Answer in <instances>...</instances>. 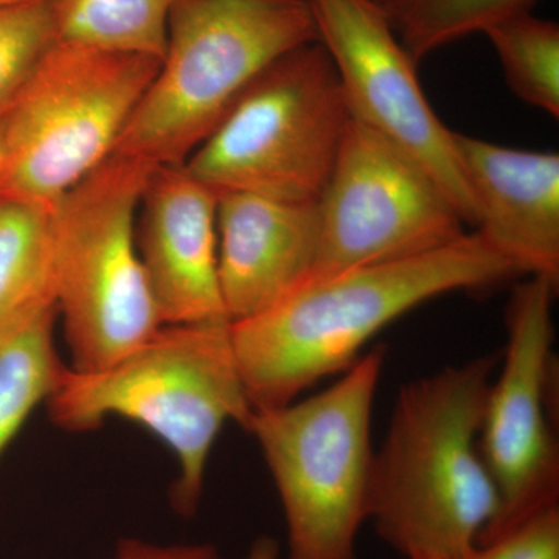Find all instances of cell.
<instances>
[{
	"label": "cell",
	"instance_id": "obj_1",
	"mask_svg": "<svg viewBox=\"0 0 559 559\" xmlns=\"http://www.w3.org/2000/svg\"><path fill=\"white\" fill-rule=\"evenodd\" d=\"M522 275L479 234L412 259L311 280L248 319L230 322L235 359L253 411L277 409L360 358L367 342L444 294Z\"/></svg>",
	"mask_w": 559,
	"mask_h": 559
},
{
	"label": "cell",
	"instance_id": "obj_2",
	"mask_svg": "<svg viewBox=\"0 0 559 559\" xmlns=\"http://www.w3.org/2000/svg\"><path fill=\"white\" fill-rule=\"evenodd\" d=\"M496 356L403 385L374 450L369 521L401 555L465 558L499 511L479 450Z\"/></svg>",
	"mask_w": 559,
	"mask_h": 559
},
{
	"label": "cell",
	"instance_id": "obj_3",
	"mask_svg": "<svg viewBox=\"0 0 559 559\" xmlns=\"http://www.w3.org/2000/svg\"><path fill=\"white\" fill-rule=\"evenodd\" d=\"M46 404L50 421L69 432L119 417L157 437L178 462L170 500L186 518L200 507L221 430L231 421L248 432L253 415L227 320L162 325L105 369L68 367Z\"/></svg>",
	"mask_w": 559,
	"mask_h": 559
},
{
	"label": "cell",
	"instance_id": "obj_4",
	"mask_svg": "<svg viewBox=\"0 0 559 559\" xmlns=\"http://www.w3.org/2000/svg\"><path fill=\"white\" fill-rule=\"evenodd\" d=\"M318 40L310 0H176L159 70L112 156L183 165L264 69Z\"/></svg>",
	"mask_w": 559,
	"mask_h": 559
},
{
	"label": "cell",
	"instance_id": "obj_5",
	"mask_svg": "<svg viewBox=\"0 0 559 559\" xmlns=\"http://www.w3.org/2000/svg\"><path fill=\"white\" fill-rule=\"evenodd\" d=\"M153 170L114 154L50 210V283L72 370L105 369L164 325L135 241Z\"/></svg>",
	"mask_w": 559,
	"mask_h": 559
},
{
	"label": "cell",
	"instance_id": "obj_6",
	"mask_svg": "<svg viewBox=\"0 0 559 559\" xmlns=\"http://www.w3.org/2000/svg\"><path fill=\"white\" fill-rule=\"evenodd\" d=\"M385 347L360 356L318 395L253 411L255 437L288 528V559H358L369 521L371 415Z\"/></svg>",
	"mask_w": 559,
	"mask_h": 559
},
{
	"label": "cell",
	"instance_id": "obj_7",
	"mask_svg": "<svg viewBox=\"0 0 559 559\" xmlns=\"http://www.w3.org/2000/svg\"><path fill=\"white\" fill-rule=\"evenodd\" d=\"M160 60L51 44L2 119L0 201L53 207L112 156Z\"/></svg>",
	"mask_w": 559,
	"mask_h": 559
},
{
	"label": "cell",
	"instance_id": "obj_8",
	"mask_svg": "<svg viewBox=\"0 0 559 559\" xmlns=\"http://www.w3.org/2000/svg\"><path fill=\"white\" fill-rule=\"evenodd\" d=\"M352 120L329 51L305 44L253 80L183 167L216 194L314 204Z\"/></svg>",
	"mask_w": 559,
	"mask_h": 559
},
{
	"label": "cell",
	"instance_id": "obj_9",
	"mask_svg": "<svg viewBox=\"0 0 559 559\" xmlns=\"http://www.w3.org/2000/svg\"><path fill=\"white\" fill-rule=\"evenodd\" d=\"M316 207L319 246L308 282L423 255L466 234L439 183L356 120Z\"/></svg>",
	"mask_w": 559,
	"mask_h": 559
},
{
	"label": "cell",
	"instance_id": "obj_10",
	"mask_svg": "<svg viewBox=\"0 0 559 559\" xmlns=\"http://www.w3.org/2000/svg\"><path fill=\"white\" fill-rule=\"evenodd\" d=\"M557 293L555 280L528 275L507 307L503 367L489 388L479 437L499 511L477 544L559 506V450L550 406Z\"/></svg>",
	"mask_w": 559,
	"mask_h": 559
},
{
	"label": "cell",
	"instance_id": "obj_11",
	"mask_svg": "<svg viewBox=\"0 0 559 559\" xmlns=\"http://www.w3.org/2000/svg\"><path fill=\"white\" fill-rule=\"evenodd\" d=\"M319 43L340 76L352 119L417 162L450 198L466 226L476 207L454 131L430 108L417 62L373 0H310Z\"/></svg>",
	"mask_w": 559,
	"mask_h": 559
},
{
	"label": "cell",
	"instance_id": "obj_12",
	"mask_svg": "<svg viewBox=\"0 0 559 559\" xmlns=\"http://www.w3.org/2000/svg\"><path fill=\"white\" fill-rule=\"evenodd\" d=\"M218 194L186 170L162 165L140 197L135 241L164 325L230 322L218 270Z\"/></svg>",
	"mask_w": 559,
	"mask_h": 559
},
{
	"label": "cell",
	"instance_id": "obj_13",
	"mask_svg": "<svg viewBox=\"0 0 559 559\" xmlns=\"http://www.w3.org/2000/svg\"><path fill=\"white\" fill-rule=\"evenodd\" d=\"M476 230L524 275L559 283V156L454 132Z\"/></svg>",
	"mask_w": 559,
	"mask_h": 559
},
{
	"label": "cell",
	"instance_id": "obj_14",
	"mask_svg": "<svg viewBox=\"0 0 559 559\" xmlns=\"http://www.w3.org/2000/svg\"><path fill=\"white\" fill-rule=\"evenodd\" d=\"M218 270L230 322L267 310L311 277L319 246L314 204L218 193Z\"/></svg>",
	"mask_w": 559,
	"mask_h": 559
},
{
	"label": "cell",
	"instance_id": "obj_15",
	"mask_svg": "<svg viewBox=\"0 0 559 559\" xmlns=\"http://www.w3.org/2000/svg\"><path fill=\"white\" fill-rule=\"evenodd\" d=\"M57 322L50 283L0 325V457L68 370L55 342Z\"/></svg>",
	"mask_w": 559,
	"mask_h": 559
},
{
	"label": "cell",
	"instance_id": "obj_16",
	"mask_svg": "<svg viewBox=\"0 0 559 559\" xmlns=\"http://www.w3.org/2000/svg\"><path fill=\"white\" fill-rule=\"evenodd\" d=\"M176 0H51L61 43L162 61Z\"/></svg>",
	"mask_w": 559,
	"mask_h": 559
},
{
	"label": "cell",
	"instance_id": "obj_17",
	"mask_svg": "<svg viewBox=\"0 0 559 559\" xmlns=\"http://www.w3.org/2000/svg\"><path fill=\"white\" fill-rule=\"evenodd\" d=\"M418 62L455 40L530 13L539 0H373Z\"/></svg>",
	"mask_w": 559,
	"mask_h": 559
},
{
	"label": "cell",
	"instance_id": "obj_18",
	"mask_svg": "<svg viewBox=\"0 0 559 559\" xmlns=\"http://www.w3.org/2000/svg\"><path fill=\"white\" fill-rule=\"evenodd\" d=\"M507 83L514 95L550 117H559V25L530 13L489 27Z\"/></svg>",
	"mask_w": 559,
	"mask_h": 559
},
{
	"label": "cell",
	"instance_id": "obj_19",
	"mask_svg": "<svg viewBox=\"0 0 559 559\" xmlns=\"http://www.w3.org/2000/svg\"><path fill=\"white\" fill-rule=\"evenodd\" d=\"M50 210L0 201V325L50 286Z\"/></svg>",
	"mask_w": 559,
	"mask_h": 559
},
{
	"label": "cell",
	"instance_id": "obj_20",
	"mask_svg": "<svg viewBox=\"0 0 559 559\" xmlns=\"http://www.w3.org/2000/svg\"><path fill=\"white\" fill-rule=\"evenodd\" d=\"M55 43L51 0L0 7V120Z\"/></svg>",
	"mask_w": 559,
	"mask_h": 559
},
{
	"label": "cell",
	"instance_id": "obj_21",
	"mask_svg": "<svg viewBox=\"0 0 559 559\" xmlns=\"http://www.w3.org/2000/svg\"><path fill=\"white\" fill-rule=\"evenodd\" d=\"M465 559H559V506L539 511L502 535L477 544Z\"/></svg>",
	"mask_w": 559,
	"mask_h": 559
},
{
	"label": "cell",
	"instance_id": "obj_22",
	"mask_svg": "<svg viewBox=\"0 0 559 559\" xmlns=\"http://www.w3.org/2000/svg\"><path fill=\"white\" fill-rule=\"evenodd\" d=\"M116 559H221L218 550L209 544L191 546H156L145 540L121 539Z\"/></svg>",
	"mask_w": 559,
	"mask_h": 559
},
{
	"label": "cell",
	"instance_id": "obj_23",
	"mask_svg": "<svg viewBox=\"0 0 559 559\" xmlns=\"http://www.w3.org/2000/svg\"><path fill=\"white\" fill-rule=\"evenodd\" d=\"M280 547L277 540L271 536H260L250 547L246 559H278Z\"/></svg>",
	"mask_w": 559,
	"mask_h": 559
},
{
	"label": "cell",
	"instance_id": "obj_24",
	"mask_svg": "<svg viewBox=\"0 0 559 559\" xmlns=\"http://www.w3.org/2000/svg\"><path fill=\"white\" fill-rule=\"evenodd\" d=\"M24 2H31V0H0V7L17 5Z\"/></svg>",
	"mask_w": 559,
	"mask_h": 559
},
{
	"label": "cell",
	"instance_id": "obj_25",
	"mask_svg": "<svg viewBox=\"0 0 559 559\" xmlns=\"http://www.w3.org/2000/svg\"><path fill=\"white\" fill-rule=\"evenodd\" d=\"M0 156H2V120H0Z\"/></svg>",
	"mask_w": 559,
	"mask_h": 559
},
{
	"label": "cell",
	"instance_id": "obj_26",
	"mask_svg": "<svg viewBox=\"0 0 559 559\" xmlns=\"http://www.w3.org/2000/svg\"><path fill=\"white\" fill-rule=\"evenodd\" d=\"M415 559H455V558H415ZM459 559H465V558H459Z\"/></svg>",
	"mask_w": 559,
	"mask_h": 559
}]
</instances>
